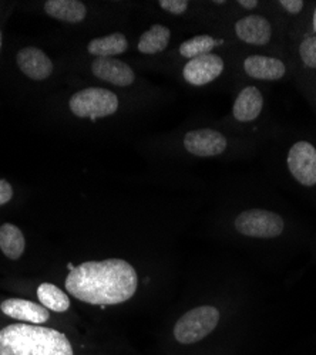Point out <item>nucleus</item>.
Masks as SVG:
<instances>
[{"label":"nucleus","mask_w":316,"mask_h":355,"mask_svg":"<svg viewBox=\"0 0 316 355\" xmlns=\"http://www.w3.org/2000/svg\"><path fill=\"white\" fill-rule=\"evenodd\" d=\"M67 291L83 303L116 306L130 300L137 291L138 277L133 266L123 259L84 261L66 277Z\"/></svg>","instance_id":"f257e3e1"},{"label":"nucleus","mask_w":316,"mask_h":355,"mask_svg":"<svg viewBox=\"0 0 316 355\" xmlns=\"http://www.w3.org/2000/svg\"><path fill=\"white\" fill-rule=\"evenodd\" d=\"M0 355H74L66 334L44 325L16 322L0 330Z\"/></svg>","instance_id":"f03ea898"},{"label":"nucleus","mask_w":316,"mask_h":355,"mask_svg":"<svg viewBox=\"0 0 316 355\" xmlns=\"http://www.w3.org/2000/svg\"><path fill=\"white\" fill-rule=\"evenodd\" d=\"M219 322V311L213 306H201L187 311L174 325V338L183 345H191L208 337Z\"/></svg>","instance_id":"7ed1b4c3"},{"label":"nucleus","mask_w":316,"mask_h":355,"mask_svg":"<svg viewBox=\"0 0 316 355\" xmlns=\"http://www.w3.org/2000/svg\"><path fill=\"white\" fill-rule=\"evenodd\" d=\"M69 107L78 118H104L119 110V98L110 90L90 87L72 96Z\"/></svg>","instance_id":"20e7f679"},{"label":"nucleus","mask_w":316,"mask_h":355,"mask_svg":"<svg viewBox=\"0 0 316 355\" xmlns=\"http://www.w3.org/2000/svg\"><path fill=\"white\" fill-rule=\"evenodd\" d=\"M283 226V219L278 214L265 209H248L235 219V227L241 234L256 239L278 238Z\"/></svg>","instance_id":"39448f33"},{"label":"nucleus","mask_w":316,"mask_h":355,"mask_svg":"<svg viewBox=\"0 0 316 355\" xmlns=\"http://www.w3.org/2000/svg\"><path fill=\"white\" fill-rule=\"evenodd\" d=\"M288 169L303 187L316 185V148L308 141H299L291 146L286 158Z\"/></svg>","instance_id":"423d86ee"},{"label":"nucleus","mask_w":316,"mask_h":355,"mask_svg":"<svg viewBox=\"0 0 316 355\" xmlns=\"http://www.w3.org/2000/svg\"><path fill=\"white\" fill-rule=\"evenodd\" d=\"M184 148L195 157H217L226 150V138L215 130H194L185 134Z\"/></svg>","instance_id":"0eeeda50"},{"label":"nucleus","mask_w":316,"mask_h":355,"mask_svg":"<svg viewBox=\"0 0 316 355\" xmlns=\"http://www.w3.org/2000/svg\"><path fill=\"white\" fill-rule=\"evenodd\" d=\"M224 71L222 58L217 54H204L190 60L183 70L184 80L192 85H206L214 81Z\"/></svg>","instance_id":"6e6552de"},{"label":"nucleus","mask_w":316,"mask_h":355,"mask_svg":"<svg viewBox=\"0 0 316 355\" xmlns=\"http://www.w3.org/2000/svg\"><path fill=\"white\" fill-rule=\"evenodd\" d=\"M16 62L20 71L35 81H42L53 73V63L50 58L38 47H24L17 55Z\"/></svg>","instance_id":"1a4fd4ad"},{"label":"nucleus","mask_w":316,"mask_h":355,"mask_svg":"<svg viewBox=\"0 0 316 355\" xmlns=\"http://www.w3.org/2000/svg\"><path fill=\"white\" fill-rule=\"evenodd\" d=\"M93 74L101 81L110 83L113 85L127 87L134 83L135 74L133 69L117 58H96L92 64Z\"/></svg>","instance_id":"9d476101"},{"label":"nucleus","mask_w":316,"mask_h":355,"mask_svg":"<svg viewBox=\"0 0 316 355\" xmlns=\"http://www.w3.org/2000/svg\"><path fill=\"white\" fill-rule=\"evenodd\" d=\"M235 33L244 43L265 46L272 37V26L264 16L249 15L237 21Z\"/></svg>","instance_id":"9b49d317"},{"label":"nucleus","mask_w":316,"mask_h":355,"mask_svg":"<svg viewBox=\"0 0 316 355\" xmlns=\"http://www.w3.org/2000/svg\"><path fill=\"white\" fill-rule=\"evenodd\" d=\"M0 310L13 320L31 322L36 325H42L50 318V314L44 306L23 299L5 300L0 304Z\"/></svg>","instance_id":"f8f14e48"},{"label":"nucleus","mask_w":316,"mask_h":355,"mask_svg":"<svg viewBox=\"0 0 316 355\" xmlns=\"http://www.w3.org/2000/svg\"><path fill=\"white\" fill-rule=\"evenodd\" d=\"M245 73L255 80L275 81L285 76V64L274 57L253 54L245 58L244 62Z\"/></svg>","instance_id":"ddd939ff"},{"label":"nucleus","mask_w":316,"mask_h":355,"mask_svg":"<svg viewBox=\"0 0 316 355\" xmlns=\"http://www.w3.org/2000/svg\"><path fill=\"white\" fill-rule=\"evenodd\" d=\"M264 107V97L261 92L253 85L245 87L235 98L233 114L240 123H251L261 115Z\"/></svg>","instance_id":"4468645a"},{"label":"nucleus","mask_w":316,"mask_h":355,"mask_svg":"<svg viewBox=\"0 0 316 355\" xmlns=\"http://www.w3.org/2000/svg\"><path fill=\"white\" fill-rule=\"evenodd\" d=\"M44 12L56 20L67 23H80L88 15L84 3L78 0H47L44 3Z\"/></svg>","instance_id":"2eb2a0df"},{"label":"nucleus","mask_w":316,"mask_h":355,"mask_svg":"<svg viewBox=\"0 0 316 355\" xmlns=\"http://www.w3.org/2000/svg\"><path fill=\"white\" fill-rule=\"evenodd\" d=\"M88 49L89 53L97 58H111L117 54H123L128 49V42L123 33H113L92 40Z\"/></svg>","instance_id":"dca6fc26"},{"label":"nucleus","mask_w":316,"mask_h":355,"mask_svg":"<svg viewBox=\"0 0 316 355\" xmlns=\"http://www.w3.org/2000/svg\"><path fill=\"white\" fill-rule=\"evenodd\" d=\"M26 241L23 232L12 225L5 223L0 226V250L10 260H17L24 253Z\"/></svg>","instance_id":"f3484780"},{"label":"nucleus","mask_w":316,"mask_h":355,"mask_svg":"<svg viewBox=\"0 0 316 355\" xmlns=\"http://www.w3.org/2000/svg\"><path fill=\"white\" fill-rule=\"evenodd\" d=\"M169 28L161 24L151 26L146 33H142L138 42V51L142 54H157L167 49L169 43Z\"/></svg>","instance_id":"a211bd4d"},{"label":"nucleus","mask_w":316,"mask_h":355,"mask_svg":"<svg viewBox=\"0 0 316 355\" xmlns=\"http://www.w3.org/2000/svg\"><path fill=\"white\" fill-rule=\"evenodd\" d=\"M38 299L42 306L56 313H65L70 307L69 295L51 283H42L38 287Z\"/></svg>","instance_id":"6ab92c4d"},{"label":"nucleus","mask_w":316,"mask_h":355,"mask_svg":"<svg viewBox=\"0 0 316 355\" xmlns=\"http://www.w3.org/2000/svg\"><path fill=\"white\" fill-rule=\"evenodd\" d=\"M215 46H217V42L211 36H207V35L195 36L180 46V54L192 60V58H197L199 55L210 54Z\"/></svg>","instance_id":"aec40b11"},{"label":"nucleus","mask_w":316,"mask_h":355,"mask_svg":"<svg viewBox=\"0 0 316 355\" xmlns=\"http://www.w3.org/2000/svg\"><path fill=\"white\" fill-rule=\"evenodd\" d=\"M299 55L306 67L316 69V35L305 39L301 43Z\"/></svg>","instance_id":"412c9836"},{"label":"nucleus","mask_w":316,"mask_h":355,"mask_svg":"<svg viewBox=\"0 0 316 355\" xmlns=\"http://www.w3.org/2000/svg\"><path fill=\"white\" fill-rule=\"evenodd\" d=\"M158 5L161 6V9H164L165 12L171 13V15H183L185 13V10L188 9V2L187 0H160Z\"/></svg>","instance_id":"4be33fe9"},{"label":"nucleus","mask_w":316,"mask_h":355,"mask_svg":"<svg viewBox=\"0 0 316 355\" xmlns=\"http://www.w3.org/2000/svg\"><path fill=\"white\" fill-rule=\"evenodd\" d=\"M279 5L291 15H298L303 9V2L302 0H281Z\"/></svg>","instance_id":"5701e85b"},{"label":"nucleus","mask_w":316,"mask_h":355,"mask_svg":"<svg viewBox=\"0 0 316 355\" xmlns=\"http://www.w3.org/2000/svg\"><path fill=\"white\" fill-rule=\"evenodd\" d=\"M13 198V188L5 180H0V206L6 205Z\"/></svg>","instance_id":"b1692460"},{"label":"nucleus","mask_w":316,"mask_h":355,"mask_svg":"<svg viewBox=\"0 0 316 355\" xmlns=\"http://www.w3.org/2000/svg\"><path fill=\"white\" fill-rule=\"evenodd\" d=\"M238 5H241L244 9H255L258 6V2L256 0H240Z\"/></svg>","instance_id":"393cba45"},{"label":"nucleus","mask_w":316,"mask_h":355,"mask_svg":"<svg viewBox=\"0 0 316 355\" xmlns=\"http://www.w3.org/2000/svg\"><path fill=\"white\" fill-rule=\"evenodd\" d=\"M313 32L316 33V8H315V12H313Z\"/></svg>","instance_id":"a878e982"},{"label":"nucleus","mask_w":316,"mask_h":355,"mask_svg":"<svg viewBox=\"0 0 316 355\" xmlns=\"http://www.w3.org/2000/svg\"><path fill=\"white\" fill-rule=\"evenodd\" d=\"M0 49H2V31H0Z\"/></svg>","instance_id":"bb28decb"}]
</instances>
